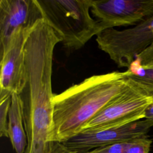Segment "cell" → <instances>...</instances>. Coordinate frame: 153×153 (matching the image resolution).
<instances>
[{"label": "cell", "mask_w": 153, "mask_h": 153, "mask_svg": "<svg viewBox=\"0 0 153 153\" xmlns=\"http://www.w3.org/2000/svg\"><path fill=\"white\" fill-rule=\"evenodd\" d=\"M61 37L43 19L36 23L25 46L23 80L18 94L27 147L25 153H51L53 145V54Z\"/></svg>", "instance_id": "cell-1"}, {"label": "cell", "mask_w": 153, "mask_h": 153, "mask_svg": "<svg viewBox=\"0 0 153 153\" xmlns=\"http://www.w3.org/2000/svg\"><path fill=\"white\" fill-rule=\"evenodd\" d=\"M128 72L113 71L89 76L54 94L53 141L63 143L83 127L128 85Z\"/></svg>", "instance_id": "cell-2"}, {"label": "cell", "mask_w": 153, "mask_h": 153, "mask_svg": "<svg viewBox=\"0 0 153 153\" xmlns=\"http://www.w3.org/2000/svg\"><path fill=\"white\" fill-rule=\"evenodd\" d=\"M42 19L61 37L66 51L82 48L102 31L91 16L93 0H36Z\"/></svg>", "instance_id": "cell-3"}, {"label": "cell", "mask_w": 153, "mask_h": 153, "mask_svg": "<svg viewBox=\"0 0 153 153\" xmlns=\"http://www.w3.org/2000/svg\"><path fill=\"white\" fill-rule=\"evenodd\" d=\"M128 78V86L96 114L81 132L120 127L145 118V111L153 101V95Z\"/></svg>", "instance_id": "cell-4"}, {"label": "cell", "mask_w": 153, "mask_h": 153, "mask_svg": "<svg viewBox=\"0 0 153 153\" xmlns=\"http://www.w3.org/2000/svg\"><path fill=\"white\" fill-rule=\"evenodd\" d=\"M152 39L153 16L129 29H105L96 36V41L99 48L107 54L119 68H128Z\"/></svg>", "instance_id": "cell-5"}, {"label": "cell", "mask_w": 153, "mask_h": 153, "mask_svg": "<svg viewBox=\"0 0 153 153\" xmlns=\"http://www.w3.org/2000/svg\"><path fill=\"white\" fill-rule=\"evenodd\" d=\"M91 13L102 31L136 25L153 16V0H93Z\"/></svg>", "instance_id": "cell-6"}, {"label": "cell", "mask_w": 153, "mask_h": 153, "mask_svg": "<svg viewBox=\"0 0 153 153\" xmlns=\"http://www.w3.org/2000/svg\"><path fill=\"white\" fill-rule=\"evenodd\" d=\"M34 26L17 30L5 44L0 46V95L18 94L21 90L25 70V46Z\"/></svg>", "instance_id": "cell-7"}, {"label": "cell", "mask_w": 153, "mask_h": 153, "mask_svg": "<svg viewBox=\"0 0 153 153\" xmlns=\"http://www.w3.org/2000/svg\"><path fill=\"white\" fill-rule=\"evenodd\" d=\"M150 128L145 120L142 119L120 127L81 132L63 143L72 149L85 153L98 147L128 142L147 135Z\"/></svg>", "instance_id": "cell-8"}, {"label": "cell", "mask_w": 153, "mask_h": 153, "mask_svg": "<svg viewBox=\"0 0 153 153\" xmlns=\"http://www.w3.org/2000/svg\"><path fill=\"white\" fill-rule=\"evenodd\" d=\"M42 19L36 0L0 1V46L17 30L32 27Z\"/></svg>", "instance_id": "cell-9"}, {"label": "cell", "mask_w": 153, "mask_h": 153, "mask_svg": "<svg viewBox=\"0 0 153 153\" xmlns=\"http://www.w3.org/2000/svg\"><path fill=\"white\" fill-rule=\"evenodd\" d=\"M8 137L16 153H25L27 136L24 126L22 102L16 93L12 94L11 96L8 120Z\"/></svg>", "instance_id": "cell-10"}, {"label": "cell", "mask_w": 153, "mask_h": 153, "mask_svg": "<svg viewBox=\"0 0 153 153\" xmlns=\"http://www.w3.org/2000/svg\"><path fill=\"white\" fill-rule=\"evenodd\" d=\"M127 71L128 72V77L135 81L149 94L153 95V67H143L134 60Z\"/></svg>", "instance_id": "cell-11"}, {"label": "cell", "mask_w": 153, "mask_h": 153, "mask_svg": "<svg viewBox=\"0 0 153 153\" xmlns=\"http://www.w3.org/2000/svg\"><path fill=\"white\" fill-rule=\"evenodd\" d=\"M11 96V94L0 95V136L1 137H8V120Z\"/></svg>", "instance_id": "cell-12"}, {"label": "cell", "mask_w": 153, "mask_h": 153, "mask_svg": "<svg viewBox=\"0 0 153 153\" xmlns=\"http://www.w3.org/2000/svg\"><path fill=\"white\" fill-rule=\"evenodd\" d=\"M152 141L148 135L127 142L126 153H149Z\"/></svg>", "instance_id": "cell-13"}, {"label": "cell", "mask_w": 153, "mask_h": 153, "mask_svg": "<svg viewBox=\"0 0 153 153\" xmlns=\"http://www.w3.org/2000/svg\"><path fill=\"white\" fill-rule=\"evenodd\" d=\"M127 142L96 148L85 153H126Z\"/></svg>", "instance_id": "cell-14"}, {"label": "cell", "mask_w": 153, "mask_h": 153, "mask_svg": "<svg viewBox=\"0 0 153 153\" xmlns=\"http://www.w3.org/2000/svg\"><path fill=\"white\" fill-rule=\"evenodd\" d=\"M141 66L153 67V39L151 43L134 59Z\"/></svg>", "instance_id": "cell-15"}, {"label": "cell", "mask_w": 153, "mask_h": 153, "mask_svg": "<svg viewBox=\"0 0 153 153\" xmlns=\"http://www.w3.org/2000/svg\"><path fill=\"white\" fill-rule=\"evenodd\" d=\"M51 153H81L80 152L72 149L63 143L59 142H54Z\"/></svg>", "instance_id": "cell-16"}, {"label": "cell", "mask_w": 153, "mask_h": 153, "mask_svg": "<svg viewBox=\"0 0 153 153\" xmlns=\"http://www.w3.org/2000/svg\"><path fill=\"white\" fill-rule=\"evenodd\" d=\"M143 119L145 120L151 127H153V101L147 107L145 113V118Z\"/></svg>", "instance_id": "cell-17"}]
</instances>
